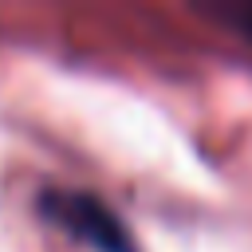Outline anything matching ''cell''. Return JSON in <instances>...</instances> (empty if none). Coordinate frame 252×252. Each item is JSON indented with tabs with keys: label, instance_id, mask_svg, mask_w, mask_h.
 <instances>
[{
	"label": "cell",
	"instance_id": "2",
	"mask_svg": "<svg viewBox=\"0 0 252 252\" xmlns=\"http://www.w3.org/2000/svg\"><path fill=\"white\" fill-rule=\"evenodd\" d=\"M217 20H224L236 35H244L252 43V0H240V4H213L209 8Z\"/></svg>",
	"mask_w": 252,
	"mask_h": 252
},
{
	"label": "cell",
	"instance_id": "1",
	"mask_svg": "<svg viewBox=\"0 0 252 252\" xmlns=\"http://www.w3.org/2000/svg\"><path fill=\"white\" fill-rule=\"evenodd\" d=\"M35 209L47 224H55L91 252H142L126 220L87 189H43L35 197Z\"/></svg>",
	"mask_w": 252,
	"mask_h": 252
}]
</instances>
